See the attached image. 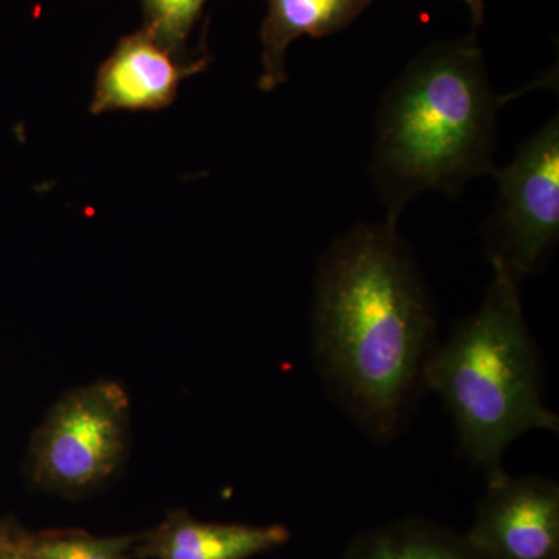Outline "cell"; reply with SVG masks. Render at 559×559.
Returning <instances> with one entry per match:
<instances>
[{
	"mask_svg": "<svg viewBox=\"0 0 559 559\" xmlns=\"http://www.w3.org/2000/svg\"><path fill=\"white\" fill-rule=\"evenodd\" d=\"M466 539L484 559H559V487L547 477L489 481Z\"/></svg>",
	"mask_w": 559,
	"mask_h": 559,
	"instance_id": "6",
	"label": "cell"
},
{
	"mask_svg": "<svg viewBox=\"0 0 559 559\" xmlns=\"http://www.w3.org/2000/svg\"><path fill=\"white\" fill-rule=\"evenodd\" d=\"M555 76L502 95L476 35L419 51L382 95L374 121L369 171L385 218L399 221L423 191L457 197L471 180L495 175L499 110Z\"/></svg>",
	"mask_w": 559,
	"mask_h": 559,
	"instance_id": "2",
	"label": "cell"
},
{
	"mask_svg": "<svg viewBox=\"0 0 559 559\" xmlns=\"http://www.w3.org/2000/svg\"><path fill=\"white\" fill-rule=\"evenodd\" d=\"M371 3L373 0H266L267 13L260 28V90L274 91L288 81L286 51L294 40L345 31Z\"/></svg>",
	"mask_w": 559,
	"mask_h": 559,
	"instance_id": "9",
	"label": "cell"
},
{
	"mask_svg": "<svg viewBox=\"0 0 559 559\" xmlns=\"http://www.w3.org/2000/svg\"><path fill=\"white\" fill-rule=\"evenodd\" d=\"M479 310L452 326L425 371V388L454 419L460 450L487 484L507 476L503 454L528 430L558 432L557 415L544 404L538 348L521 301V282L491 263Z\"/></svg>",
	"mask_w": 559,
	"mask_h": 559,
	"instance_id": "3",
	"label": "cell"
},
{
	"mask_svg": "<svg viewBox=\"0 0 559 559\" xmlns=\"http://www.w3.org/2000/svg\"><path fill=\"white\" fill-rule=\"evenodd\" d=\"M289 539V530L282 524L205 522L176 510L150 532L140 533L131 559H249Z\"/></svg>",
	"mask_w": 559,
	"mask_h": 559,
	"instance_id": "8",
	"label": "cell"
},
{
	"mask_svg": "<svg viewBox=\"0 0 559 559\" xmlns=\"http://www.w3.org/2000/svg\"><path fill=\"white\" fill-rule=\"evenodd\" d=\"M212 57L201 49L180 57L145 28L120 38L95 75L91 112H151L171 106L180 84L207 68Z\"/></svg>",
	"mask_w": 559,
	"mask_h": 559,
	"instance_id": "7",
	"label": "cell"
},
{
	"mask_svg": "<svg viewBox=\"0 0 559 559\" xmlns=\"http://www.w3.org/2000/svg\"><path fill=\"white\" fill-rule=\"evenodd\" d=\"M399 221L353 227L320 257L312 353L333 400L367 436L392 440L425 388L437 316Z\"/></svg>",
	"mask_w": 559,
	"mask_h": 559,
	"instance_id": "1",
	"label": "cell"
},
{
	"mask_svg": "<svg viewBox=\"0 0 559 559\" xmlns=\"http://www.w3.org/2000/svg\"><path fill=\"white\" fill-rule=\"evenodd\" d=\"M130 440L131 404L123 385L100 380L70 390L33 436L28 476L50 495H90L119 471Z\"/></svg>",
	"mask_w": 559,
	"mask_h": 559,
	"instance_id": "4",
	"label": "cell"
},
{
	"mask_svg": "<svg viewBox=\"0 0 559 559\" xmlns=\"http://www.w3.org/2000/svg\"><path fill=\"white\" fill-rule=\"evenodd\" d=\"M207 0H140L143 11V28L162 46L180 57L198 53L189 50V36L200 22Z\"/></svg>",
	"mask_w": 559,
	"mask_h": 559,
	"instance_id": "12",
	"label": "cell"
},
{
	"mask_svg": "<svg viewBox=\"0 0 559 559\" xmlns=\"http://www.w3.org/2000/svg\"><path fill=\"white\" fill-rule=\"evenodd\" d=\"M24 540L25 536L16 535L9 527L0 525V559H17Z\"/></svg>",
	"mask_w": 559,
	"mask_h": 559,
	"instance_id": "13",
	"label": "cell"
},
{
	"mask_svg": "<svg viewBox=\"0 0 559 559\" xmlns=\"http://www.w3.org/2000/svg\"><path fill=\"white\" fill-rule=\"evenodd\" d=\"M17 559H25L24 557H22V550H21V555H20V557H17Z\"/></svg>",
	"mask_w": 559,
	"mask_h": 559,
	"instance_id": "15",
	"label": "cell"
},
{
	"mask_svg": "<svg viewBox=\"0 0 559 559\" xmlns=\"http://www.w3.org/2000/svg\"><path fill=\"white\" fill-rule=\"evenodd\" d=\"M498 200L485 224L489 261L518 280L539 271L559 240V119L524 140L496 170Z\"/></svg>",
	"mask_w": 559,
	"mask_h": 559,
	"instance_id": "5",
	"label": "cell"
},
{
	"mask_svg": "<svg viewBox=\"0 0 559 559\" xmlns=\"http://www.w3.org/2000/svg\"><path fill=\"white\" fill-rule=\"evenodd\" d=\"M140 535V533H139ZM139 535L94 536L76 530L25 536V559H131Z\"/></svg>",
	"mask_w": 559,
	"mask_h": 559,
	"instance_id": "11",
	"label": "cell"
},
{
	"mask_svg": "<svg viewBox=\"0 0 559 559\" xmlns=\"http://www.w3.org/2000/svg\"><path fill=\"white\" fill-rule=\"evenodd\" d=\"M344 559H484L465 535L433 522L407 518L360 533Z\"/></svg>",
	"mask_w": 559,
	"mask_h": 559,
	"instance_id": "10",
	"label": "cell"
},
{
	"mask_svg": "<svg viewBox=\"0 0 559 559\" xmlns=\"http://www.w3.org/2000/svg\"><path fill=\"white\" fill-rule=\"evenodd\" d=\"M468 7L471 17H473L474 25L479 27L485 20V3L484 0H462Z\"/></svg>",
	"mask_w": 559,
	"mask_h": 559,
	"instance_id": "14",
	"label": "cell"
}]
</instances>
